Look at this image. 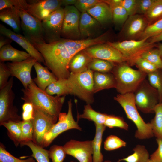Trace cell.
<instances>
[{
  "label": "cell",
  "mask_w": 162,
  "mask_h": 162,
  "mask_svg": "<svg viewBox=\"0 0 162 162\" xmlns=\"http://www.w3.org/2000/svg\"><path fill=\"white\" fill-rule=\"evenodd\" d=\"M96 43L94 38L80 40L61 38L51 43H45L33 46L42 54L44 64L58 79L68 77L70 73L69 64L74 56Z\"/></svg>",
  "instance_id": "6da1fadb"
},
{
  "label": "cell",
  "mask_w": 162,
  "mask_h": 162,
  "mask_svg": "<svg viewBox=\"0 0 162 162\" xmlns=\"http://www.w3.org/2000/svg\"><path fill=\"white\" fill-rule=\"evenodd\" d=\"M22 91L23 95L21 98L25 102L32 103L34 107L58 119L65 96H53L40 88L34 81Z\"/></svg>",
  "instance_id": "7a4b0ae2"
},
{
  "label": "cell",
  "mask_w": 162,
  "mask_h": 162,
  "mask_svg": "<svg viewBox=\"0 0 162 162\" xmlns=\"http://www.w3.org/2000/svg\"><path fill=\"white\" fill-rule=\"evenodd\" d=\"M114 98L122 107L127 117L136 125L137 130L135 136L136 138L148 139L154 136L150 122H145L138 111L134 93L119 94Z\"/></svg>",
  "instance_id": "3957f363"
},
{
  "label": "cell",
  "mask_w": 162,
  "mask_h": 162,
  "mask_svg": "<svg viewBox=\"0 0 162 162\" xmlns=\"http://www.w3.org/2000/svg\"><path fill=\"white\" fill-rule=\"evenodd\" d=\"M119 64L111 72L116 80V88L120 94L134 93L147 74L133 69L125 62Z\"/></svg>",
  "instance_id": "277c9868"
},
{
  "label": "cell",
  "mask_w": 162,
  "mask_h": 162,
  "mask_svg": "<svg viewBox=\"0 0 162 162\" xmlns=\"http://www.w3.org/2000/svg\"><path fill=\"white\" fill-rule=\"evenodd\" d=\"M93 71L90 69L79 73H70L67 79L69 94L75 95L87 104L94 101Z\"/></svg>",
  "instance_id": "5b68a950"
},
{
  "label": "cell",
  "mask_w": 162,
  "mask_h": 162,
  "mask_svg": "<svg viewBox=\"0 0 162 162\" xmlns=\"http://www.w3.org/2000/svg\"><path fill=\"white\" fill-rule=\"evenodd\" d=\"M13 84L14 79L11 77L6 85L0 90V124L10 121L19 122L22 120L18 109L14 104Z\"/></svg>",
  "instance_id": "8992f818"
},
{
  "label": "cell",
  "mask_w": 162,
  "mask_h": 162,
  "mask_svg": "<svg viewBox=\"0 0 162 162\" xmlns=\"http://www.w3.org/2000/svg\"><path fill=\"white\" fill-rule=\"evenodd\" d=\"M137 109L143 112H154V109L159 103L157 90L152 86L146 79L140 84L134 93Z\"/></svg>",
  "instance_id": "52a82bcc"
},
{
  "label": "cell",
  "mask_w": 162,
  "mask_h": 162,
  "mask_svg": "<svg viewBox=\"0 0 162 162\" xmlns=\"http://www.w3.org/2000/svg\"><path fill=\"white\" fill-rule=\"evenodd\" d=\"M146 38L138 40H131L107 43L118 50L126 59L129 65H134L135 60L145 51L152 49L154 44Z\"/></svg>",
  "instance_id": "ba28073f"
},
{
  "label": "cell",
  "mask_w": 162,
  "mask_h": 162,
  "mask_svg": "<svg viewBox=\"0 0 162 162\" xmlns=\"http://www.w3.org/2000/svg\"><path fill=\"white\" fill-rule=\"evenodd\" d=\"M68 105L67 113L61 112L57 122L44 135V147H48L59 135L67 130L72 129L82 130L73 116L72 104L71 99L68 101Z\"/></svg>",
  "instance_id": "9c48e42d"
},
{
  "label": "cell",
  "mask_w": 162,
  "mask_h": 162,
  "mask_svg": "<svg viewBox=\"0 0 162 162\" xmlns=\"http://www.w3.org/2000/svg\"><path fill=\"white\" fill-rule=\"evenodd\" d=\"M21 27L24 36L33 45L46 43L41 21L20 9Z\"/></svg>",
  "instance_id": "30bf717a"
},
{
  "label": "cell",
  "mask_w": 162,
  "mask_h": 162,
  "mask_svg": "<svg viewBox=\"0 0 162 162\" xmlns=\"http://www.w3.org/2000/svg\"><path fill=\"white\" fill-rule=\"evenodd\" d=\"M64 14V8L61 7L41 21L46 43H51L62 38Z\"/></svg>",
  "instance_id": "8fae6325"
},
{
  "label": "cell",
  "mask_w": 162,
  "mask_h": 162,
  "mask_svg": "<svg viewBox=\"0 0 162 162\" xmlns=\"http://www.w3.org/2000/svg\"><path fill=\"white\" fill-rule=\"evenodd\" d=\"M34 118L33 120L34 134L32 141L44 147V135L57 122L58 119L37 108L34 107Z\"/></svg>",
  "instance_id": "7c38bea8"
},
{
  "label": "cell",
  "mask_w": 162,
  "mask_h": 162,
  "mask_svg": "<svg viewBox=\"0 0 162 162\" xmlns=\"http://www.w3.org/2000/svg\"><path fill=\"white\" fill-rule=\"evenodd\" d=\"M64 10L61 36L64 39L76 40L81 37L79 29L80 12L73 5L65 6Z\"/></svg>",
  "instance_id": "4fadbf2b"
},
{
  "label": "cell",
  "mask_w": 162,
  "mask_h": 162,
  "mask_svg": "<svg viewBox=\"0 0 162 162\" xmlns=\"http://www.w3.org/2000/svg\"><path fill=\"white\" fill-rule=\"evenodd\" d=\"M84 50L92 58L100 59L119 64L127 61L126 59L118 50L107 43L92 46Z\"/></svg>",
  "instance_id": "5bb4252c"
},
{
  "label": "cell",
  "mask_w": 162,
  "mask_h": 162,
  "mask_svg": "<svg viewBox=\"0 0 162 162\" xmlns=\"http://www.w3.org/2000/svg\"><path fill=\"white\" fill-rule=\"evenodd\" d=\"M66 154L79 162H93L92 140L79 141L71 139L63 146Z\"/></svg>",
  "instance_id": "9a60e30c"
},
{
  "label": "cell",
  "mask_w": 162,
  "mask_h": 162,
  "mask_svg": "<svg viewBox=\"0 0 162 162\" xmlns=\"http://www.w3.org/2000/svg\"><path fill=\"white\" fill-rule=\"evenodd\" d=\"M25 10L40 21L47 17L52 12L61 8V0H34L27 1Z\"/></svg>",
  "instance_id": "2e32d148"
},
{
  "label": "cell",
  "mask_w": 162,
  "mask_h": 162,
  "mask_svg": "<svg viewBox=\"0 0 162 162\" xmlns=\"http://www.w3.org/2000/svg\"><path fill=\"white\" fill-rule=\"evenodd\" d=\"M37 61L35 59L32 58L22 62H8L6 64L11 76L18 79L24 88H26L33 81L31 77V72Z\"/></svg>",
  "instance_id": "e0dca14e"
},
{
  "label": "cell",
  "mask_w": 162,
  "mask_h": 162,
  "mask_svg": "<svg viewBox=\"0 0 162 162\" xmlns=\"http://www.w3.org/2000/svg\"><path fill=\"white\" fill-rule=\"evenodd\" d=\"M0 32L2 35L17 43L38 62L44 64V58L42 54L24 36L15 32L2 24H0Z\"/></svg>",
  "instance_id": "ac0fdd59"
},
{
  "label": "cell",
  "mask_w": 162,
  "mask_h": 162,
  "mask_svg": "<svg viewBox=\"0 0 162 162\" xmlns=\"http://www.w3.org/2000/svg\"><path fill=\"white\" fill-rule=\"evenodd\" d=\"M125 23L124 33L130 38L140 37L148 25L145 17L139 14L129 16Z\"/></svg>",
  "instance_id": "d6986e66"
},
{
  "label": "cell",
  "mask_w": 162,
  "mask_h": 162,
  "mask_svg": "<svg viewBox=\"0 0 162 162\" xmlns=\"http://www.w3.org/2000/svg\"><path fill=\"white\" fill-rule=\"evenodd\" d=\"M37 76L33 79L34 82L40 88L45 91L46 88L58 79L49 70L48 68L42 66L37 61L34 66Z\"/></svg>",
  "instance_id": "ffe728a7"
},
{
  "label": "cell",
  "mask_w": 162,
  "mask_h": 162,
  "mask_svg": "<svg viewBox=\"0 0 162 162\" xmlns=\"http://www.w3.org/2000/svg\"><path fill=\"white\" fill-rule=\"evenodd\" d=\"M0 19L11 27L14 32L20 34L21 30L20 9L13 7L1 10Z\"/></svg>",
  "instance_id": "44dd1931"
},
{
  "label": "cell",
  "mask_w": 162,
  "mask_h": 162,
  "mask_svg": "<svg viewBox=\"0 0 162 162\" xmlns=\"http://www.w3.org/2000/svg\"><path fill=\"white\" fill-rule=\"evenodd\" d=\"M32 58L27 52L18 50L10 44L6 45L0 49V62H20Z\"/></svg>",
  "instance_id": "7402d4cb"
},
{
  "label": "cell",
  "mask_w": 162,
  "mask_h": 162,
  "mask_svg": "<svg viewBox=\"0 0 162 162\" xmlns=\"http://www.w3.org/2000/svg\"><path fill=\"white\" fill-rule=\"evenodd\" d=\"M87 12L100 24H104L112 20V10L104 0L97 4Z\"/></svg>",
  "instance_id": "603a6c76"
},
{
  "label": "cell",
  "mask_w": 162,
  "mask_h": 162,
  "mask_svg": "<svg viewBox=\"0 0 162 162\" xmlns=\"http://www.w3.org/2000/svg\"><path fill=\"white\" fill-rule=\"evenodd\" d=\"M92 59L84 50L79 52L70 61L69 66L70 72L77 74L88 70Z\"/></svg>",
  "instance_id": "cb8c5ba5"
},
{
  "label": "cell",
  "mask_w": 162,
  "mask_h": 162,
  "mask_svg": "<svg viewBox=\"0 0 162 162\" xmlns=\"http://www.w3.org/2000/svg\"><path fill=\"white\" fill-rule=\"evenodd\" d=\"M93 80L94 93L116 87V80L112 73L95 72L93 73Z\"/></svg>",
  "instance_id": "d4e9b609"
},
{
  "label": "cell",
  "mask_w": 162,
  "mask_h": 162,
  "mask_svg": "<svg viewBox=\"0 0 162 162\" xmlns=\"http://www.w3.org/2000/svg\"><path fill=\"white\" fill-rule=\"evenodd\" d=\"M100 24L88 13L80 14L79 29L81 36L86 38L90 36L94 30L98 28Z\"/></svg>",
  "instance_id": "484cf974"
},
{
  "label": "cell",
  "mask_w": 162,
  "mask_h": 162,
  "mask_svg": "<svg viewBox=\"0 0 162 162\" xmlns=\"http://www.w3.org/2000/svg\"><path fill=\"white\" fill-rule=\"evenodd\" d=\"M96 128L94 137L92 140L93 162H103V155L101 151L103 133L106 127L104 125L95 124Z\"/></svg>",
  "instance_id": "4316f807"
},
{
  "label": "cell",
  "mask_w": 162,
  "mask_h": 162,
  "mask_svg": "<svg viewBox=\"0 0 162 162\" xmlns=\"http://www.w3.org/2000/svg\"><path fill=\"white\" fill-rule=\"evenodd\" d=\"M108 114L102 113L94 110L90 104H87L84 106L82 113L78 115V119H86L93 122L95 124H104Z\"/></svg>",
  "instance_id": "83f0119b"
},
{
  "label": "cell",
  "mask_w": 162,
  "mask_h": 162,
  "mask_svg": "<svg viewBox=\"0 0 162 162\" xmlns=\"http://www.w3.org/2000/svg\"><path fill=\"white\" fill-rule=\"evenodd\" d=\"M20 122L10 121L0 124L7 128L8 137L16 147L20 145L21 142V130Z\"/></svg>",
  "instance_id": "f1b7e54d"
},
{
  "label": "cell",
  "mask_w": 162,
  "mask_h": 162,
  "mask_svg": "<svg viewBox=\"0 0 162 162\" xmlns=\"http://www.w3.org/2000/svg\"><path fill=\"white\" fill-rule=\"evenodd\" d=\"M21 146H28L32 152L29 156L34 158L37 162H50L48 150L36 144L32 141L24 142Z\"/></svg>",
  "instance_id": "f546056e"
},
{
  "label": "cell",
  "mask_w": 162,
  "mask_h": 162,
  "mask_svg": "<svg viewBox=\"0 0 162 162\" xmlns=\"http://www.w3.org/2000/svg\"><path fill=\"white\" fill-rule=\"evenodd\" d=\"M50 95L56 94L60 96L69 94L67 79H60L50 84L45 91Z\"/></svg>",
  "instance_id": "4dcf8cb0"
},
{
  "label": "cell",
  "mask_w": 162,
  "mask_h": 162,
  "mask_svg": "<svg viewBox=\"0 0 162 162\" xmlns=\"http://www.w3.org/2000/svg\"><path fill=\"white\" fill-rule=\"evenodd\" d=\"M134 152L131 155L119 159L120 161L126 162H147L149 159V154L144 146L138 145L133 149Z\"/></svg>",
  "instance_id": "1f68e13d"
},
{
  "label": "cell",
  "mask_w": 162,
  "mask_h": 162,
  "mask_svg": "<svg viewBox=\"0 0 162 162\" xmlns=\"http://www.w3.org/2000/svg\"><path fill=\"white\" fill-rule=\"evenodd\" d=\"M155 115L150 122L154 136L162 139V102L159 103L154 109Z\"/></svg>",
  "instance_id": "d6a6232c"
},
{
  "label": "cell",
  "mask_w": 162,
  "mask_h": 162,
  "mask_svg": "<svg viewBox=\"0 0 162 162\" xmlns=\"http://www.w3.org/2000/svg\"><path fill=\"white\" fill-rule=\"evenodd\" d=\"M114 62L100 59L93 58L89 66V69L95 72L108 73L114 67Z\"/></svg>",
  "instance_id": "836d02e7"
},
{
  "label": "cell",
  "mask_w": 162,
  "mask_h": 162,
  "mask_svg": "<svg viewBox=\"0 0 162 162\" xmlns=\"http://www.w3.org/2000/svg\"><path fill=\"white\" fill-rule=\"evenodd\" d=\"M158 69L147 75L149 83L157 91L159 103H161L162 102V71Z\"/></svg>",
  "instance_id": "e575fe53"
},
{
  "label": "cell",
  "mask_w": 162,
  "mask_h": 162,
  "mask_svg": "<svg viewBox=\"0 0 162 162\" xmlns=\"http://www.w3.org/2000/svg\"><path fill=\"white\" fill-rule=\"evenodd\" d=\"M20 123L21 130V145L24 142L33 141L34 126L33 120H22Z\"/></svg>",
  "instance_id": "d590c367"
},
{
  "label": "cell",
  "mask_w": 162,
  "mask_h": 162,
  "mask_svg": "<svg viewBox=\"0 0 162 162\" xmlns=\"http://www.w3.org/2000/svg\"><path fill=\"white\" fill-rule=\"evenodd\" d=\"M140 57L147 60L158 69H162V58L158 49L152 48L147 50L144 52Z\"/></svg>",
  "instance_id": "8d00e7d4"
},
{
  "label": "cell",
  "mask_w": 162,
  "mask_h": 162,
  "mask_svg": "<svg viewBox=\"0 0 162 162\" xmlns=\"http://www.w3.org/2000/svg\"><path fill=\"white\" fill-rule=\"evenodd\" d=\"M25 159H21L15 157L6 149L3 144H0V162H36L33 157L29 156Z\"/></svg>",
  "instance_id": "74e56055"
},
{
  "label": "cell",
  "mask_w": 162,
  "mask_h": 162,
  "mask_svg": "<svg viewBox=\"0 0 162 162\" xmlns=\"http://www.w3.org/2000/svg\"><path fill=\"white\" fill-rule=\"evenodd\" d=\"M148 22H152L162 16V0H155L145 15Z\"/></svg>",
  "instance_id": "f35d334b"
},
{
  "label": "cell",
  "mask_w": 162,
  "mask_h": 162,
  "mask_svg": "<svg viewBox=\"0 0 162 162\" xmlns=\"http://www.w3.org/2000/svg\"><path fill=\"white\" fill-rule=\"evenodd\" d=\"M162 32V18L148 25L140 37L141 39H148Z\"/></svg>",
  "instance_id": "ab89813d"
},
{
  "label": "cell",
  "mask_w": 162,
  "mask_h": 162,
  "mask_svg": "<svg viewBox=\"0 0 162 162\" xmlns=\"http://www.w3.org/2000/svg\"><path fill=\"white\" fill-rule=\"evenodd\" d=\"M104 125L110 128H118L128 130V125L123 118L112 115H107Z\"/></svg>",
  "instance_id": "60d3db41"
},
{
  "label": "cell",
  "mask_w": 162,
  "mask_h": 162,
  "mask_svg": "<svg viewBox=\"0 0 162 162\" xmlns=\"http://www.w3.org/2000/svg\"><path fill=\"white\" fill-rule=\"evenodd\" d=\"M126 145V142L114 135L108 136L104 142V148L108 151L116 150Z\"/></svg>",
  "instance_id": "b9f144b4"
},
{
  "label": "cell",
  "mask_w": 162,
  "mask_h": 162,
  "mask_svg": "<svg viewBox=\"0 0 162 162\" xmlns=\"http://www.w3.org/2000/svg\"><path fill=\"white\" fill-rule=\"evenodd\" d=\"M49 156L52 162H63L66 153L63 146L53 145L48 150Z\"/></svg>",
  "instance_id": "7bdbcfd3"
},
{
  "label": "cell",
  "mask_w": 162,
  "mask_h": 162,
  "mask_svg": "<svg viewBox=\"0 0 162 162\" xmlns=\"http://www.w3.org/2000/svg\"><path fill=\"white\" fill-rule=\"evenodd\" d=\"M112 10V20L116 24L120 25L123 24L129 16L126 10L120 5L114 7Z\"/></svg>",
  "instance_id": "ee69618b"
},
{
  "label": "cell",
  "mask_w": 162,
  "mask_h": 162,
  "mask_svg": "<svg viewBox=\"0 0 162 162\" xmlns=\"http://www.w3.org/2000/svg\"><path fill=\"white\" fill-rule=\"evenodd\" d=\"M134 64L136 65L139 70L147 74L158 69L154 65L141 57L135 60Z\"/></svg>",
  "instance_id": "f6af8a7d"
},
{
  "label": "cell",
  "mask_w": 162,
  "mask_h": 162,
  "mask_svg": "<svg viewBox=\"0 0 162 162\" xmlns=\"http://www.w3.org/2000/svg\"><path fill=\"white\" fill-rule=\"evenodd\" d=\"M27 4L25 0H0V10L13 7L25 10Z\"/></svg>",
  "instance_id": "bcb514c9"
},
{
  "label": "cell",
  "mask_w": 162,
  "mask_h": 162,
  "mask_svg": "<svg viewBox=\"0 0 162 162\" xmlns=\"http://www.w3.org/2000/svg\"><path fill=\"white\" fill-rule=\"evenodd\" d=\"M102 0H77L74 6L81 13L86 12Z\"/></svg>",
  "instance_id": "7dc6e473"
},
{
  "label": "cell",
  "mask_w": 162,
  "mask_h": 162,
  "mask_svg": "<svg viewBox=\"0 0 162 162\" xmlns=\"http://www.w3.org/2000/svg\"><path fill=\"white\" fill-rule=\"evenodd\" d=\"M10 76V73L7 64L0 62V89L6 85Z\"/></svg>",
  "instance_id": "c3c4849f"
},
{
  "label": "cell",
  "mask_w": 162,
  "mask_h": 162,
  "mask_svg": "<svg viewBox=\"0 0 162 162\" xmlns=\"http://www.w3.org/2000/svg\"><path fill=\"white\" fill-rule=\"evenodd\" d=\"M22 120H33L34 118V108L33 105L30 103L25 102L22 106Z\"/></svg>",
  "instance_id": "681fc988"
},
{
  "label": "cell",
  "mask_w": 162,
  "mask_h": 162,
  "mask_svg": "<svg viewBox=\"0 0 162 162\" xmlns=\"http://www.w3.org/2000/svg\"><path fill=\"white\" fill-rule=\"evenodd\" d=\"M120 5L126 10L129 16L136 14L137 0H121Z\"/></svg>",
  "instance_id": "f907efd6"
},
{
  "label": "cell",
  "mask_w": 162,
  "mask_h": 162,
  "mask_svg": "<svg viewBox=\"0 0 162 162\" xmlns=\"http://www.w3.org/2000/svg\"><path fill=\"white\" fill-rule=\"evenodd\" d=\"M155 0H137L136 13L144 15L147 13Z\"/></svg>",
  "instance_id": "816d5d0a"
},
{
  "label": "cell",
  "mask_w": 162,
  "mask_h": 162,
  "mask_svg": "<svg viewBox=\"0 0 162 162\" xmlns=\"http://www.w3.org/2000/svg\"><path fill=\"white\" fill-rule=\"evenodd\" d=\"M158 148L150 156V159L153 162H162V139L156 138Z\"/></svg>",
  "instance_id": "f5cc1de1"
},
{
  "label": "cell",
  "mask_w": 162,
  "mask_h": 162,
  "mask_svg": "<svg viewBox=\"0 0 162 162\" xmlns=\"http://www.w3.org/2000/svg\"><path fill=\"white\" fill-rule=\"evenodd\" d=\"M0 36V49L3 46L9 44H10L13 40L10 38L4 36Z\"/></svg>",
  "instance_id": "db71d44e"
},
{
  "label": "cell",
  "mask_w": 162,
  "mask_h": 162,
  "mask_svg": "<svg viewBox=\"0 0 162 162\" xmlns=\"http://www.w3.org/2000/svg\"><path fill=\"white\" fill-rule=\"evenodd\" d=\"M162 40V32L149 38V42L152 44Z\"/></svg>",
  "instance_id": "11a10c76"
},
{
  "label": "cell",
  "mask_w": 162,
  "mask_h": 162,
  "mask_svg": "<svg viewBox=\"0 0 162 162\" xmlns=\"http://www.w3.org/2000/svg\"><path fill=\"white\" fill-rule=\"evenodd\" d=\"M62 5L65 6L69 5H75L77 0H61Z\"/></svg>",
  "instance_id": "9f6ffc18"
},
{
  "label": "cell",
  "mask_w": 162,
  "mask_h": 162,
  "mask_svg": "<svg viewBox=\"0 0 162 162\" xmlns=\"http://www.w3.org/2000/svg\"><path fill=\"white\" fill-rule=\"evenodd\" d=\"M158 49L159 51L160 56L162 58V44H160L159 45Z\"/></svg>",
  "instance_id": "6f0895ef"
},
{
  "label": "cell",
  "mask_w": 162,
  "mask_h": 162,
  "mask_svg": "<svg viewBox=\"0 0 162 162\" xmlns=\"http://www.w3.org/2000/svg\"><path fill=\"white\" fill-rule=\"evenodd\" d=\"M120 162V161L119 160L117 162ZM104 162H112L109 160H106Z\"/></svg>",
  "instance_id": "680465c9"
},
{
  "label": "cell",
  "mask_w": 162,
  "mask_h": 162,
  "mask_svg": "<svg viewBox=\"0 0 162 162\" xmlns=\"http://www.w3.org/2000/svg\"><path fill=\"white\" fill-rule=\"evenodd\" d=\"M147 162H153L149 159L148 160V161Z\"/></svg>",
  "instance_id": "91938a15"
},
{
  "label": "cell",
  "mask_w": 162,
  "mask_h": 162,
  "mask_svg": "<svg viewBox=\"0 0 162 162\" xmlns=\"http://www.w3.org/2000/svg\"><path fill=\"white\" fill-rule=\"evenodd\" d=\"M70 162H76V161H74L71 160V161H70Z\"/></svg>",
  "instance_id": "94428289"
},
{
  "label": "cell",
  "mask_w": 162,
  "mask_h": 162,
  "mask_svg": "<svg viewBox=\"0 0 162 162\" xmlns=\"http://www.w3.org/2000/svg\"></svg>",
  "instance_id": "6125c7cd"
}]
</instances>
